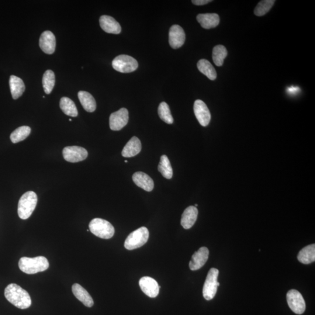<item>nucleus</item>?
I'll return each instance as SVG.
<instances>
[{
	"mask_svg": "<svg viewBox=\"0 0 315 315\" xmlns=\"http://www.w3.org/2000/svg\"><path fill=\"white\" fill-rule=\"evenodd\" d=\"M293 88V89H292L290 88H289V91H290V92H296V91H299V88H298L294 87V88Z\"/></svg>",
	"mask_w": 315,
	"mask_h": 315,
	"instance_id": "72a5a7b5",
	"label": "nucleus"
},
{
	"mask_svg": "<svg viewBox=\"0 0 315 315\" xmlns=\"http://www.w3.org/2000/svg\"><path fill=\"white\" fill-rule=\"evenodd\" d=\"M141 150V141L137 137H133L128 141L122 152L123 157L131 158L139 154Z\"/></svg>",
	"mask_w": 315,
	"mask_h": 315,
	"instance_id": "412c9836",
	"label": "nucleus"
},
{
	"mask_svg": "<svg viewBox=\"0 0 315 315\" xmlns=\"http://www.w3.org/2000/svg\"><path fill=\"white\" fill-rule=\"evenodd\" d=\"M298 260L305 265H308L315 261V245L312 244L304 248L299 255Z\"/></svg>",
	"mask_w": 315,
	"mask_h": 315,
	"instance_id": "b1692460",
	"label": "nucleus"
},
{
	"mask_svg": "<svg viewBox=\"0 0 315 315\" xmlns=\"http://www.w3.org/2000/svg\"><path fill=\"white\" fill-rule=\"evenodd\" d=\"M209 251L206 247H202L192 256L189 268L192 271H197L206 264L209 259Z\"/></svg>",
	"mask_w": 315,
	"mask_h": 315,
	"instance_id": "2eb2a0df",
	"label": "nucleus"
},
{
	"mask_svg": "<svg viewBox=\"0 0 315 315\" xmlns=\"http://www.w3.org/2000/svg\"><path fill=\"white\" fill-rule=\"evenodd\" d=\"M275 2V0H264L260 1L255 9V14L258 16L265 15L271 9Z\"/></svg>",
	"mask_w": 315,
	"mask_h": 315,
	"instance_id": "2f4dec72",
	"label": "nucleus"
},
{
	"mask_svg": "<svg viewBox=\"0 0 315 315\" xmlns=\"http://www.w3.org/2000/svg\"><path fill=\"white\" fill-rule=\"evenodd\" d=\"M112 67L116 71L122 73H129L137 70L138 64L133 57L122 54L114 58Z\"/></svg>",
	"mask_w": 315,
	"mask_h": 315,
	"instance_id": "0eeeda50",
	"label": "nucleus"
},
{
	"mask_svg": "<svg viewBox=\"0 0 315 315\" xmlns=\"http://www.w3.org/2000/svg\"><path fill=\"white\" fill-rule=\"evenodd\" d=\"M149 238V231L146 227H141L131 233L124 242V247L128 250H134L143 247Z\"/></svg>",
	"mask_w": 315,
	"mask_h": 315,
	"instance_id": "39448f33",
	"label": "nucleus"
},
{
	"mask_svg": "<svg viewBox=\"0 0 315 315\" xmlns=\"http://www.w3.org/2000/svg\"><path fill=\"white\" fill-rule=\"evenodd\" d=\"M89 231L100 238L108 240L115 234V228L108 221L101 219H93L89 224Z\"/></svg>",
	"mask_w": 315,
	"mask_h": 315,
	"instance_id": "20e7f679",
	"label": "nucleus"
},
{
	"mask_svg": "<svg viewBox=\"0 0 315 315\" xmlns=\"http://www.w3.org/2000/svg\"><path fill=\"white\" fill-rule=\"evenodd\" d=\"M198 216V210L195 206H189L183 212L182 219V226L186 230L191 228L195 224Z\"/></svg>",
	"mask_w": 315,
	"mask_h": 315,
	"instance_id": "6ab92c4d",
	"label": "nucleus"
},
{
	"mask_svg": "<svg viewBox=\"0 0 315 315\" xmlns=\"http://www.w3.org/2000/svg\"><path fill=\"white\" fill-rule=\"evenodd\" d=\"M197 21L203 28L209 29L217 27L220 23V16L215 13H200L197 16Z\"/></svg>",
	"mask_w": 315,
	"mask_h": 315,
	"instance_id": "a211bd4d",
	"label": "nucleus"
},
{
	"mask_svg": "<svg viewBox=\"0 0 315 315\" xmlns=\"http://www.w3.org/2000/svg\"><path fill=\"white\" fill-rule=\"evenodd\" d=\"M158 115L161 119L166 123L171 124L174 123L170 108L167 103L162 102L160 104L158 107Z\"/></svg>",
	"mask_w": 315,
	"mask_h": 315,
	"instance_id": "7c9ffc66",
	"label": "nucleus"
},
{
	"mask_svg": "<svg viewBox=\"0 0 315 315\" xmlns=\"http://www.w3.org/2000/svg\"><path fill=\"white\" fill-rule=\"evenodd\" d=\"M212 1H210V0H193L192 2L193 4L196 5H203L208 4Z\"/></svg>",
	"mask_w": 315,
	"mask_h": 315,
	"instance_id": "473e14b6",
	"label": "nucleus"
},
{
	"mask_svg": "<svg viewBox=\"0 0 315 315\" xmlns=\"http://www.w3.org/2000/svg\"><path fill=\"white\" fill-rule=\"evenodd\" d=\"M287 301L289 306L293 313L301 315L304 314L306 309V304L304 298L299 292L296 290L289 291L287 294Z\"/></svg>",
	"mask_w": 315,
	"mask_h": 315,
	"instance_id": "6e6552de",
	"label": "nucleus"
},
{
	"mask_svg": "<svg viewBox=\"0 0 315 315\" xmlns=\"http://www.w3.org/2000/svg\"><path fill=\"white\" fill-rule=\"evenodd\" d=\"M9 84L12 98L18 99L22 95L25 89V86L22 79L16 76L11 75L9 78Z\"/></svg>",
	"mask_w": 315,
	"mask_h": 315,
	"instance_id": "4be33fe9",
	"label": "nucleus"
},
{
	"mask_svg": "<svg viewBox=\"0 0 315 315\" xmlns=\"http://www.w3.org/2000/svg\"><path fill=\"white\" fill-rule=\"evenodd\" d=\"M194 112L199 123L203 127L209 125L211 120L210 110L202 100H196L194 103Z\"/></svg>",
	"mask_w": 315,
	"mask_h": 315,
	"instance_id": "9b49d317",
	"label": "nucleus"
},
{
	"mask_svg": "<svg viewBox=\"0 0 315 315\" xmlns=\"http://www.w3.org/2000/svg\"><path fill=\"white\" fill-rule=\"evenodd\" d=\"M185 40V31L181 26L174 25L171 27L169 32V42L172 48L177 49L182 47Z\"/></svg>",
	"mask_w": 315,
	"mask_h": 315,
	"instance_id": "f8f14e48",
	"label": "nucleus"
},
{
	"mask_svg": "<svg viewBox=\"0 0 315 315\" xmlns=\"http://www.w3.org/2000/svg\"><path fill=\"white\" fill-rule=\"evenodd\" d=\"M72 292L74 296L84 305L85 306L91 308L93 306V300L87 291L77 283L74 284L72 286Z\"/></svg>",
	"mask_w": 315,
	"mask_h": 315,
	"instance_id": "aec40b11",
	"label": "nucleus"
},
{
	"mask_svg": "<svg viewBox=\"0 0 315 315\" xmlns=\"http://www.w3.org/2000/svg\"><path fill=\"white\" fill-rule=\"evenodd\" d=\"M56 37L49 30L44 31L41 33L39 39V46L44 53L51 54L56 49Z\"/></svg>",
	"mask_w": 315,
	"mask_h": 315,
	"instance_id": "4468645a",
	"label": "nucleus"
},
{
	"mask_svg": "<svg viewBox=\"0 0 315 315\" xmlns=\"http://www.w3.org/2000/svg\"><path fill=\"white\" fill-rule=\"evenodd\" d=\"M18 265L19 269L23 273L27 275H33L46 271L49 267V263L46 258L40 256L33 258H20Z\"/></svg>",
	"mask_w": 315,
	"mask_h": 315,
	"instance_id": "f03ea898",
	"label": "nucleus"
},
{
	"mask_svg": "<svg viewBox=\"0 0 315 315\" xmlns=\"http://www.w3.org/2000/svg\"><path fill=\"white\" fill-rule=\"evenodd\" d=\"M100 26L105 32L112 34H119L122 31V27L119 22L108 15H102L99 19Z\"/></svg>",
	"mask_w": 315,
	"mask_h": 315,
	"instance_id": "dca6fc26",
	"label": "nucleus"
},
{
	"mask_svg": "<svg viewBox=\"0 0 315 315\" xmlns=\"http://www.w3.org/2000/svg\"><path fill=\"white\" fill-rule=\"evenodd\" d=\"M139 286L142 292L150 298L157 297L160 292V286L150 277L142 278L139 281Z\"/></svg>",
	"mask_w": 315,
	"mask_h": 315,
	"instance_id": "ddd939ff",
	"label": "nucleus"
},
{
	"mask_svg": "<svg viewBox=\"0 0 315 315\" xmlns=\"http://www.w3.org/2000/svg\"><path fill=\"white\" fill-rule=\"evenodd\" d=\"M219 275V270L215 268L211 269L208 273L203 290V297L207 301L213 300L216 296L218 287L220 286L218 282Z\"/></svg>",
	"mask_w": 315,
	"mask_h": 315,
	"instance_id": "423d86ee",
	"label": "nucleus"
},
{
	"mask_svg": "<svg viewBox=\"0 0 315 315\" xmlns=\"http://www.w3.org/2000/svg\"><path fill=\"white\" fill-rule=\"evenodd\" d=\"M133 181L137 186L147 192H151L154 188L153 180L144 172L135 173L133 176Z\"/></svg>",
	"mask_w": 315,
	"mask_h": 315,
	"instance_id": "f3484780",
	"label": "nucleus"
},
{
	"mask_svg": "<svg viewBox=\"0 0 315 315\" xmlns=\"http://www.w3.org/2000/svg\"><path fill=\"white\" fill-rule=\"evenodd\" d=\"M78 99L81 105L86 112H93L96 108V103L93 96L88 92L79 91L78 93Z\"/></svg>",
	"mask_w": 315,
	"mask_h": 315,
	"instance_id": "5701e85b",
	"label": "nucleus"
},
{
	"mask_svg": "<svg viewBox=\"0 0 315 315\" xmlns=\"http://www.w3.org/2000/svg\"><path fill=\"white\" fill-rule=\"evenodd\" d=\"M127 162H128V161H127V160H126V161H125L126 163H127Z\"/></svg>",
	"mask_w": 315,
	"mask_h": 315,
	"instance_id": "c9c22d12",
	"label": "nucleus"
},
{
	"mask_svg": "<svg viewBox=\"0 0 315 315\" xmlns=\"http://www.w3.org/2000/svg\"><path fill=\"white\" fill-rule=\"evenodd\" d=\"M31 132L30 127L26 126H23L17 128L10 136V139L12 143H18L20 141L25 140L29 136Z\"/></svg>",
	"mask_w": 315,
	"mask_h": 315,
	"instance_id": "bb28decb",
	"label": "nucleus"
},
{
	"mask_svg": "<svg viewBox=\"0 0 315 315\" xmlns=\"http://www.w3.org/2000/svg\"><path fill=\"white\" fill-rule=\"evenodd\" d=\"M228 51L226 47L223 45H217L213 48V60L218 67L222 66L225 58H226Z\"/></svg>",
	"mask_w": 315,
	"mask_h": 315,
	"instance_id": "cd10ccee",
	"label": "nucleus"
},
{
	"mask_svg": "<svg viewBox=\"0 0 315 315\" xmlns=\"http://www.w3.org/2000/svg\"><path fill=\"white\" fill-rule=\"evenodd\" d=\"M42 84L45 93L46 94H50L55 85V75L53 71L48 70L44 72Z\"/></svg>",
	"mask_w": 315,
	"mask_h": 315,
	"instance_id": "c756f323",
	"label": "nucleus"
},
{
	"mask_svg": "<svg viewBox=\"0 0 315 315\" xmlns=\"http://www.w3.org/2000/svg\"><path fill=\"white\" fill-rule=\"evenodd\" d=\"M4 296L10 303L19 309H27L32 304L29 293L16 284H10L6 287Z\"/></svg>",
	"mask_w": 315,
	"mask_h": 315,
	"instance_id": "f257e3e1",
	"label": "nucleus"
},
{
	"mask_svg": "<svg viewBox=\"0 0 315 315\" xmlns=\"http://www.w3.org/2000/svg\"><path fill=\"white\" fill-rule=\"evenodd\" d=\"M64 160L72 163L82 161L88 157V151L84 148L78 146L66 147L63 149Z\"/></svg>",
	"mask_w": 315,
	"mask_h": 315,
	"instance_id": "9d476101",
	"label": "nucleus"
},
{
	"mask_svg": "<svg viewBox=\"0 0 315 315\" xmlns=\"http://www.w3.org/2000/svg\"><path fill=\"white\" fill-rule=\"evenodd\" d=\"M158 171L164 178L171 179L173 176V170L170 161L167 155H162L160 164L158 165Z\"/></svg>",
	"mask_w": 315,
	"mask_h": 315,
	"instance_id": "c85d7f7f",
	"label": "nucleus"
},
{
	"mask_svg": "<svg viewBox=\"0 0 315 315\" xmlns=\"http://www.w3.org/2000/svg\"><path fill=\"white\" fill-rule=\"evenodd\" d=\"M60 107L65 115L77 117L78 116V110L75 104L72 100L67 98V97H63L60 100Z\"/></svg>",
	"mask_w": 315,
	"mask_h": 315,
	"instance_id": "a878e982",
	"label": "nucleus"
},
{
	"mask_svg": "<svg viewBox=\"0 0 315 315\" xmlns=\"http://www.w3.org/2000/svg\"><path fill=\"white\" fill-rule=\"evenodd\" d=\"M197 68L202 74L205 75L211 80H215L217 78V72L215 68L210 62L206 59H202L197 63Z\"/></svg>",
	"mask_w": 315,
	"mask_h": 315,
	"instance_id": "393cba45",
	"label": "nucleus"
},
{
	"mask_svg": "<svg viewBox=\"0 0 315 315\" xmlns=\"http://www.w3.org/2000/svg\"><path fill=\"white\" fill-rule=\"evenodd\" d=\"M129 111L126 108H122L110 115L109 126L113 131H119L127 125L129 122Z\"/></svg>",
	"mask_w": 315,
	"mask_h": 315,
	"instance_id": "1a4fd4ad",
	"label": "nucleus"
},
{
	"mask_svg": "<svg viewBox=\"0 0 315 315\" xmlns=\"http://www.w3.org/2000/svg\"><path fill=\"white\" fill-rule=\"evenodd\" d=\"M197 206H198V205H197V204H195V207H197Z\"/></svg>",
	"mask_w": 315,
	"mask_h": 315,
	"instance_id": "f704fd0d",
	"label": "nucleus"
},
{
	"mask_svg": "<svg viewBox=\"0 0 315 315\" xmlns=\"http://www.w3.org/2000/svg\"><path fill=\"white\" fill-rule=\"evenodd\" d=\"M37 196L32 191L24 193L20 197L18 206V214L20 219H29L37 205Z\"/></svg>",
	"mask_w": 315,
	"mask_h": 315,
	"instance_id": "7ed1b4c3",
	"label": "nucleus"
}]
</instances>
